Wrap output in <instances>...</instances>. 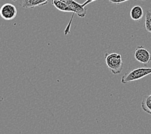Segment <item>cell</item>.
<instances>
[{"mask_svg": "<svg viewBox=\"0 0 151 134\" xmlns=\"http://www.w3.org/2000/svg\"><path fill=\"white\" fill-rule=\"evenodd\" d=\"M87 1H88L89 3H91V2H93L95 1H97V0H87Z\"/></svg>", "mask_w": 151, "mask_h": 134, "instance_id": "4fadbf2b", "label": "cell"}, {"mask_svg": "<svg viewBox=\"0 0 151 134\" xmlns=\"http://www.w3.org/2000/svg\"><path fill=\"white\" fill-rule=\"evenodd\" d=\"M135 59L139 63L145 65L150 63L151 61V54L149 50L143 46H138L134 52Z\"/></svg>", "mask_w": 151, "mask_h": 134, "instance_id": "277c9868", "label": "cell"}, {"mask_svg": "<svg viewBox=\"0 0 151 134\" xmlns=\"http://www.w3.org/2000/svg\"><path fill=\"white\" fill-rule=\"evenodd\" d=\"M12 1H16V0H12Z\"/></svg>", "mask_w": 151, "mask_h": 134, "instance_id": "5bb4252c", "label": "cell"}, {"mask_svg": "<svg viewBox=\"0 0 151 134\" xmlns=\"http://www.w3.org/2000/svg\"><path fill=\"white\" fill-rule=\"evenodd\" d=\"M52 4L58 10H60L61 12H72L70 9L69 8L66 3L60 1V0H52Z\"/></svg>", "mask_w": 151, "mask_h": 134, "instance_id": "ba28073f", "label": "cell"}, {"mask_svg": "<svg viewBox=\"0 0 151 134\" xmlns=\"http://www.w3.org/2000/svg\"><path fill=\"white\" fill-rule=\"evenodd\" d=\"M50 0H23L22 6L25 9H34L36 6L45 5Z\"/></svg>", "mask_w": 151, "mask_h": 134, "instance_id": "8992f818", "label": "cell"}, {"mask_svg": "<svg viewBox=\"0 0 151 134\" xmlns=\"http://www.w3.org/2000/svg\"><path fill=\"white\" fill-rule=\"evenodd\" d=\"M105 62L109 69L113 74H118L121 73L123 67V62L122 57L119 54H106Z\"/></svg>", "mask_w": 151, "mask_h": 134, "instance_id": "6da1fadb", "label": "cell"}, {"mask_svg": "<svg viewBox=\"0 0 151 134\" xmlns=\"http://www.w3.org/2000/svg\"><path fill=\"white\" fill-rule=\"evenodd\" d=\"M149 97H150V98H151V94H150V95H149Z\"/></svg>", "mask_w": 151, "mask_h": 134, "instance_id": "9a60e30c", "label": "cell"}, {"mask_svg": "<svg viewBox=\"0 0 151 134\" xmlns=\"http://www.w3.org/2000/svg\"><path fill=\"white\" fill-rule=\"evenodd\" d=\"M143 10L142 6L139 5H136L132 8L130 10V18L134 21H139L143 18Z\"/></svg>", "mask_w": 151, "mask_h": 134, "instance_id": "52a82bcc", "label": "cell"}, {"mask_svg": "<svg viewBox=\"0 0 151 134\" xmlns=\"http://www.w3.org/2000/svg\"><path fill=\"white\" fill-rule=\"evenodd\" d=\"M145 29L147 32L151 33V12L150 11V10H148L146 11Z\"/></svg>", "mask_w": 151, "mask_h": 134, "instance_id": "30bf717a", "label": "cell"}, {"mask_svg": "<svg viewBox=\"0 0 151 134\" xmlns=\"http://www.w3.org/2000/svg\"><path fill=\"white\" fill-rule=\"evenodd\" d=\"M141 106L146 113L151 114V98L149 96L144 97L142 104H141Z\"/></svg>", "mask_w": 151, "mask_h": 134, "instance_id": "9c48e42d", "label": "cell"}, {"mask_svg": "<svg viewBox=\"0 0 151 134\" xmlns=\"http://www.w3.org/2000/svg\"><path fill=\"white\" fill-rule=\"evenodd\" d=\"M149 74H151V68H138L123 75L121 82L123 84H125L134 81L139 80Z\"/></svg>", "mask_w": 151, "mask_h": 134, "instance_id": "7a4b0ae2", "label": "cell"}, {"mask_svg": "<svg viewBox=\"0 0 151 134\" xmlns=\"http://www.w3.org/2000/svg\"><path fill=\"white\" fill-rule=\"evenodd\" d=\"M88 3L89 2L86 1L83 4H80V3L76 2L74 0H71L67 5L69 6L72 12H73V15L76 14L80 18H84L87 14V10L85 9V6L87 5Z\"/></svg>", "mask_w": 151, "mask_h": 134, "instance_id": "5b68a950", "label": "cell"}, {"mask_svg": "<svg viewBox=\"0 0 151 134\" xmlns=\"http://www.w3.org/2000/svg\"><path fill=\"white\" fill-rule=\"evenodd\" d=\"M60 1H63V2H64V3H66V4H67V3H68V2H69V1H70L71 0H60Z\"/></svg>", "mask_w": 151, "mask_h": 134, "instance_id": "7c38bea8", "label": "cell"}, {"mask_svg": "<svg viewBox=\"0 0 151 134\" xmlns=\"http://www.w3.org/2000/svg\"><path fill=\"white\" fill-rule=\"evenodd\" d=\"M17 9L11 3H5L0 8V16L5 21H11L17 16Z\"/></svg>", "mask_w": 151, "mask_h": 134, "instance_id": "3957f363", "label": "cell"}, {"mask_svg": "<svg viewBox=\"0 0 151 134\" xmlns=\"http://www.w3.org/2000/svg\"><path fill=\"white\" fill-rule=\"evenodd\" d=\"M108 1H109L111 3H114V4H119V3L129 1V0H108ZM142 1H144V0H142Z\"/></svg>", "mask_w": 151, "mask_h": 134, "instance_id": "8fae6325", "label": "cell"}]
</instances>
